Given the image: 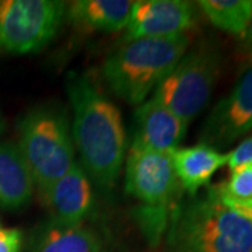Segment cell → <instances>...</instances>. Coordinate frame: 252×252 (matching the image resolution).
I'll return each mask as SVG.
<instances>
[{
  "mask_svg": "<svg viewBox=\"0 0 252 252\" xmlns=\"http://www.w3.org/2000/svg\"><path fill=\"white\" fill-rule=\"evenodd\" d=\"M66 91L72 107L74 150L81 168L101 190L117 184L126 158V133L122 115L112 101L81 73H70Z\"/></svg>",
  "mask_w": 252,
  "mask_h": 252,
  "instance_id": "obj_1",
  "label": "cell"
},
{
  "mask_svg": "<svg viewBox=\"0 0 252 252\" xmlns=\"http://www.w3.org/2000/svg\"><path fill=\"white\" fill-rule=\"evenodd\" d=\"M165 233L168 252H252V223L225 205L216 185L177 203Z\"/></svg>",
  "mask_w": 252,
  "mask_h": 252,
  "instance_id": "obj_2",
  "label": "cell"
},
{
  "mask_svg": "<svg viewBox=\"0 0 252 252\" xmlns=\"http://www.w3.org/2000/svg\"><path fill=\"white\" fill-rule=\"evenodd\" d=\"M189 45L188 34L126 39L105 59L102 77L118 98L140 105L188 52Z\"/></svg>",
  "mask_w": 252,
  "mask_h": 252,
  "instance_id": "obj_3",
  "label": "cell"
},
{
  "mask_svg": "<svg viewBox=\"0 0 252 252\" xmlns=\"http://www.w3.org/2000/svg\"><path fill=\"white\" fill-rule=\"evenodd\" d=\"M20 154L41 199L76 162L72 125L58 105H39L18 122Z\"/></svg>",
  "mask_w": 252,
  "mask_h": 252,
  "instance_id": "obj_4",
  "label": "cell"
},
{
  "mask_svg": "<svg viewBox=\"0 0 252 252\" xmlns=\"http://www.w3.org/2000/svg\"><path fill=\"white\" fill-rule=\"evenodd\" d=\"M125 192L139 203L136 213L147 243L157 245L167 231L180 182L172 168L171 154L130 146L126 154Z\"/></svg>",
  "mask_w": 252,
  "mask_h": 252,
  "instance_id": "obj_5",
  "label": "cell"
},
{
  "mask_svg": "<svg viewBox=\"0 0 252 252\" xmlns=\"http://www.w3.org/2000/svg\"><path fill=\"white\" fill-rule=\"evenodd\" d=\"M221 63L223 56L219 46L203 41L181 58L152 97L189 125L210 98Z\"/></svg>",
  "mask_w": 252,
  "mask_h": 252,
  "instance_id": "obj_6",
  "label": "cell"
},
{
  "mask_svg": "<svg viewBox=\"0 0 252 252\" xmlns=\"http://www.w3.org/2000/svg\"><path fill=\"white\" fill-rule=\"evenodd\" d=\"M66 17L58 0H0V52L34 54L54 39Z\"/></svg>",
  "mask_w": 252,
  "mask_h": 252,
  "instance_id": "obj_7",
  "label": "cell"
},
{
  "mask_svg": "<svg viewBox=\"0 0 252 252\" xmlns=\"http://www.w3.org/2000/svg\"><path fill=\"white\" fill-rule=\"evenodd\" d=\"M252 130V62L245 64L234 87L210 111L202 126L200 143L216 150Z\"/></svg>",
  "mask_w": 252,
  "mask_h": 252,
  "instance_id": "obj_8",
  "label": "cell"
},
{
  "mask_svg": "<svg viewBox=\"0 0 252 252\" xmlns=\"http://www.w3.org/2000/svg\"><path fill=\"white\" fill-rule=\"evenodd\" d=\"M196 16V6L185 0H137L126 26V39L187 34L195 26Z\"/></svg>",
  "mask_w": 252,
  "mask_h": 252,
  "instance_id": "obj_9",
  "label": "cell"
},
{
  "mask_svg": "<svg viewBox=\"0 0 252 252\" xmlns=\"http://www.w3.org/2000/svg\"><path fill=\"white\" fill-rule=\"evenodd\" d=\"M42 200L51 212L49 219L66 225L84 224L95 203L93 184L77 161L55 182Z\"/></svg>",
  "mask_w": 252,
  "mask_h": 252,
  "instance_id": "obj_10",
  "label": "cell"
},
{
  "mask_svg": "<svg viewBox=\"0 0 252 252\" xmlns=\"http://www.w3.org/2000/svg\"><path fill=\"white\" fill-rule=\"evenodd\" d=\"M188 125L154 97L147 98L135 111V135L132 146L157 153L175 152Z\"/></svg>",
  "mask_w": 252,
  "mask_h": 252,
  "instance_id": "obj_11",
  "label": "cell"
},
{
  "mask_svg": "<svg viewBox=\"0 0 252 252\" xmlns=\"http://www.w3.org/2000/svg\"><path fill=\"white\" fill-rule=\"evenodd\" d=\"M28 252H107L99 234L86 224L66 225L48 219L32 231Z\"/></svg>",
  "mask_w": 252,
  "mask_h": 252,
  "instance_id": "obj_12",
  "label": "cell"
},
{
  "mask_svg": "<svg viewBox=\"0 0 252 252\" xmlns=\"http://www.w3.org/2000/svg\"><path fill=\"white\" fill-rule=\"evenodd\" d=\"M228 156L215 147L199 143L190 147H178L171 153V162L180 187L190 196L198 195L199 189L206 187L210 178L227 165Z\"/></svg>",
  "mask_w": 252,
  "mask_h": 252,
  "instance_id": "obj_13",
  "label": "cell"
},
{
  "mask_svg": "<svg viewBox=\"0 0 252 252\" xmlns=\"http://www.w3.org/2000/svg\"><path fill=\"white\" fill-rule=\"evenodd\" d=\"M34 182L17 144L0 143V207L18 210L34 195Z\"/></svg>",
  "mask_w": 252,
  "mask_h": 252,
  "instance_id": "obj_14",
  "label": "cell"
},
{
  "mask_svg": "<svg viewBox=\"0 0 252 252\" xmlns=\"http://www.w3.org/2000/svg\"><path fill=\"white\" fill-rule=\"evenodd\" d=\"M132 6L129 0H77L66 6V17L83 28L115 32L126 28Z\"/></svg>",
  "mask_w": 252,
  "mask_h": 252,
  "instance_id": "obj_15",
  "label": "cell"
},
{
  "mask_svg": "<svg viewBox=\"0 0 252 252\" xmlns=\"http://www.w3.org/2000/svg\"><path fill=\"white\" fill-rule=\"evenodd\" d=\"M199 7L221 31L243 36L252 16V0H202Z\"/></svg>",
  "mask_w": 252,
  "mask_h": 252,
  "instance_id": "obj_16",
  "label": "cell"
},
{
  "mask_svg": "<svg viewBox=\"0 0 252 252\" xmlns=\"http://www.w3.org/2000/svg\"><path fill=\"white\" fill-rule=\"evenodd\" d=\"M220 196L228 200H252V165L231 171L228 181L217 184Z\"/></svg>",
  "mask_w": 252,
  "mask_h": 252,
  "instance_id": "obj_17",
  "label": "cell"
},
{
  "mask_svg": "<svg viewBox=\"0 0 252 252\" xmlns=\"http://www.w3.org/2000/svg\"><path fill=\"white\" fill-rule=\"evenodd\" d=\"M227 165L231 171L252 165V136L238 144L233 152L227 153Z\"/></svg>",
  "mask_w": 252,
  "mask_h": 252,
  "instance_id": "obj_18",
  "label": "cell"
},
{
  "mask_svg": "<svg viewBox=\"0 0 252 252\" xmlns=\"http://www.w3.org/2000/svg\"><path fill=\"white\" fill-rule=\"evenodd\" d=\"M23 233L18 228H0V252H20Z\"/></svg>",
  "mask_w": 252,
  "mask_h": 252,
  "instance_id": "obj_19",
  "label": "cell"
},
{
  "mask_svg": "<svg viewBox=\"0 0 252 252\" xmlns=\"http://www.w3.org/2000/svg\"><path fill=\"white\" fill-rule=\"evenodd\" d=\"M243 38V45H241V51L245 55V58L248 59V62H252V16L250 20V24L245 30Z\"/></svg>",
  "mask_w": 252,
  "mask_h": 252,
  "instance_id": "obj_20",
  "label": "cell"
},
{
  "mask_svg": "<svg viewBox=\"0 0 252 252\" xmlns=\"http://www.w3.org/2000/svg\"><path fill=\"white\" fill-rule=\"evenodd\" d=\"M1 129H3V124H1V119H0V132H1Z\"/></svg>",
  "mask_w": 252,
  "mask_h": 252,
  "instance_id": "obj_21",
  "label": "cell"
},
{
  "mask_svg": "<svg viewBox=\"0 0 252 252\" xmlns=\"http://www.w3.org/2000/svg\"><path fill=\"white\" fill-rule=\"evenodd\" d=\"M251 202H252V200H251Z\"/></svg>",
  "mask_w": 252,
  "mask_h": 252,
  "instance_id": "obj_22",
  "label": "cell"
}]
</instances>
